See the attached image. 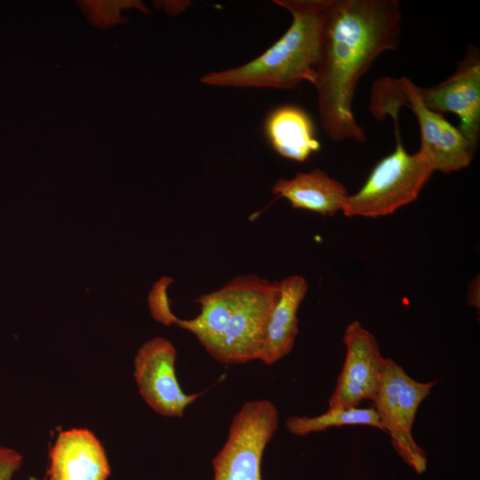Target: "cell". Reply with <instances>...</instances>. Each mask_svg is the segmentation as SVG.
<instances>
[{
    "label": "cell",
    "mask_w": 480,
    "mask_h": 480,
    "mask_svg": "<svg viewBox=\"0 0 480 480\" xmlns=\"http://www.w3.org/2000/svg\"><path fill=\"white\" fill-rule=\"evenodd\" d=\"M397 0H328L314 85L324 133L333 141L366 140L352 111L361 77L401 36Z\"/></svg>",
    "instance_id": "cell-1"
},
{
    "label": "cell",
    "mask_w": 480,
    "mask_h": 480,
    "mask_svg": "<svg viewBox=\"0 0 480 480\" xmlns=\"http://www.w3.org/2000/svg\"><path fill=\"white\" fill-rule=\"evenodd\" d=\"M278 292L279 282L256 275L237 276L196 299L199 314L192 319L178 318L175 324L194 334L220 363L259 360L266 324Z\"/></svg>",
    "instance_id": "cell-2"
},
{
    "label": "cell",
    "mask_w": 480,
    "mask_h": 480,
    "mask_svg": "<svg viewBox=\"0 0 480 480\" xmlns=\"http://www.w3.org/2000/svg\"><path fill=\"white\" fill-rule=\"evenodd\" d=\"M292 15L284 34L249 62L204 75L207 85L292 90L302 82L314 84L328 0H276Z\"/></svg>",
    "instance_id": "cell-3"
},
{
    "label": "cell",
    "mask_w": 480,
    "mask_h": 480,
    "mask_svg": "<svg viewBox=\"0 0 480 480\" xmlns=\"http://www.w3.org/2000/svg\"><path fill=\"white\" fill-rule=\"evenodd\" d=\"M403 106L410 108L418 121L419 151L434 172L449 173L471 164L476 148L444 116L424 104L420 86L405 76H383L373 83L369 109L376 119L382 120L389 116L396 124Z\"/></svg>",
    "instance_id": "cell-4"
},
{
    "label": "cell",
    "mask_w": 480,
    "mask_h": 480,
    "mask_svg": "<svg viewBox=\"0 0 480 480\" xmlns=\"http://www.w3.org/2000/svg\"><path fill=\"white\" fill-rule=\"evenodd\" d=\"M395 150L372 170L363 187L349 195L342 212L347 217L377 218L394 213L415 201L434 171L420 151L404 148L399 127L395 128Z\"/></svg>",
    "instance_id": "cell-5"
},
{
    "label": "cell",
    "mask_w": 480,
    "mask_h": 480,
    "mask_svg": "<svg viewBox=\"0 0 480 480\" xmlns=\"http://www.w3.org/2000/svg\"><path fill=\"white\" fill-rule=\"evenodd\" d=\"M436 381L420 382L391 358H384L378 393L372 401L382 430L388 433L398 456L417 474L427 470L425 451L412 436V426L421 403Z\"/></svg>",
    "instance_id": "cell-6"
},
{
    "label": "cell",
    "mask_w": 480,
    "mask_h": 480,
    "mask_svg": "<svg viewBox=\"0 0 480 480\" xmlns=\"http://www.w3.org/2000/svg\"><path fill=\"white\" fill-rule=\"evenodd\" d=\"M278 422L279 412L271 401L260 399L243 404L212 460V480H262V457Z\"/></svg>",
    "instance_id": "cell-7"
},
{
    "label": "cell",
    "mask_w": 480,
    "mask_h": 480,
    "mask_svg": "<svg viewBox=\"0 0 480 480\" xmlns=\"http://www.w3.org/2000/svg\"><path fill=\"white\" fill-rule=\"evenodd\" d=\"M177 351L168 340L156 337L145 342L133 361V376L139 392L156 413L182 418L186 409L202 393L187 394L175 372Z\"/></svg>",
    "instance_id": "cell-8"
},
{
    "label": "cell",
    "mask_w": 480,
    "mask_h": 480,
    "mask_svg": "<svg viewBox=\"0 0 480 480\" xmlns=\"http://www.w3.org/2000/svg\"><path fill=\"white\" fill-rule=\"evenodd\" d=\"M346 357L329 408L357 407L373 401L380 387L384 357L372 333L359 321L350 323L344 332Z\"/></svg>",
    "instance_id": "cell-9"
},
{
    "label": "cell",
    "mask_w": 480,
    "mask_h": 480,
    "mask_svg": "<svg viewBox=\"0 0 480 480\" xmlns=\"http://www.w3.org/2000/svg\"><path fill=\"white\" fill-rule=\"evenodd\" d=\"M424 104L436 112H452L460 118V132L476 148L480 136V56L473 45L446 80L420 87Z\"/></svg>",
    "instance_id": "cell-10"
},
{
    "label": "cell",
    "mask_w": 480,
    "mask_h": 480,
    "mask_svg": "<svg viewBox=\"0 0 480 480\" xmlns=\"http://www.w3.org/2000/svg\"><path fill=\"white\" fill-rule=\"evenodd\" d=\"M109 474L105 449L92 431L59 433L50 453L49 480H107Z\"/></svg>",
    "instance_id": "cell-11"
},
{
    "label": "cell",
    "mask_w": 480,
    "mask_h": 480,
    "mask_svg": "<svg viewBox=\"0 0 480 480\" xmlns=\"http://www.w3.org/2000/svg\"><path fill=\"white\" fill-rule=\"evenodd\" d=\"M308 290L306 278L292 275L279 282L276 301L268 316L259 360L273 364L292 349L299 332L298 311Z\"/></svg>",
    "instance_id": "cell-12"
},
{
    "label": "cell",
    "mask_w": 480,
    "mask_h": 480,
    "mask_svg": "<svg viewBox=\"0 0 480 480\" xmlns=\"http://www.w3.org/2000/svg\"><path fill=\"white\" fill-rule=\"evenodd\" d=\"M272 192L287 199L294 209L310 211L324 217L342 212L349 196L342 183L319 168L297 172L292 179L276 180Z\"/></svg>",
    "instance_id": "cell-13"
},
{
    "label": "cell",
    "mask_w": 480,
    "mask_h": 480,
    "mask_svg": "<svg viewBox=\"0 0 480 480\" xmlns=\"http://www.w3.org/2000/svg\"><path fill=\"white\" fill-rule=\"evenodd\" d=\"M266 133L274 150L280 156L306 161L320 148L309 116L295 106H283L270 113Z\"/></svg>",
    "instance_id": "cell-14"
},
{
    "label": "cell",
    "mask_w": 480,
    "mask_h": 480,
    "mask_svg": "<svg viewBox=\"0 0 480 480\" xmlns=\"http://www.w3.org/2000/svg\"><path fill=\"white\" fill-rule=\"evenodd\" d=\"M289 433L305 436L311 433L326 430L330 428L344 426H370L382 430L380 421L373 406L368 408L348 407L329 408L325 412L315 416H293L286 420Z\"/></svg>",
    "instance_id": "cell-15"
},
{
    "label": "cell",
    "mask_w": 480,
    "mask_h": 480,
    "mask_svg": "<svg viewBox=\"0 0 480 480\" xmlns=\"http://www.w3.org/2000/svg\"><path fill=\"white\" fill-rule=\"evenodd\" d=\"M77 4L85 14L91 24L99 28H108L116 24L124 23L126 17L122 12L128 9H138L143 12L149 10L138 0H86Z\"/></svg>",
    "instance_id": "cell-16"
},
{
    "label": "cell",
    "mask_w": 480,
    "mask_h": 480,
    "mask_svg": "<svg viewBox=\"0 0 480 480\" xmlns=\"http://www.w3.org/2000/svg\"><path fill=\"white\" fill-rule=\"evenodd\" d=\"M173 283V279L169 276L161 277L153 285L148 294V307L153 318L164 324H175L178 317L172 312L170 301L167 295V288Z\"/></svg>",
    "instance_id": "cell-17"
},
{
    "label": "cell",
    "mask_w": 480,
    "mask_h": 480,
    "mask_svg": "<svg viewBox=\"0 0 480 480\" xmlns=\"http://www.w3.org/2000/svg\"><path fill=\"white\" fill-rule=\"evenodd\" d=\"M21 462L22 457L15 450L0 447V480H12Z\"/></svg>",
    "instance_id": "cell-18"
},
{
    "label": "cell",
    "mask_w": 480,
    "mask_h": 480,
    "mask_svg": "<svg viewBox=\"0 0 480 480\" xmlns=\"http://www.w3.org/2000/svg\"><path fill=\"white\" fill-rule=\"evenodd\" d=\"M468 304L479 308V279L475 278L469 285L468 289Z\"/></svg>",
    "instance_id": "cell-19"
},
{
    "label": "cell",
    "mask_w": 480,
    "mask_h": 480,
    "mask_svg": "<svg viewBox=\"0 0 480 480\" xmlns=\"http://www.w3.org/2000/svg\"><path fill=\"white\" fill-rule=\"evenodd\" d=\"M165 4H163L165 7L166 12L171 13V12H173V13H177V11H181L183 9V2H180V4H177L178 2H164Z\"/></svg>",
    "instance_id": "cell-20"
},
{
    "label": "cell",
    "mask_w": 480,
    "mask_h": 480,
    "mask_svg": "<svg viewBox=\"0 0 480 480\" xmlns=\"http://www.w3.org/2000/svg\"><path fill=\"white\" fill-rule=\"evenodd\" d=\"M28 480H38V479L34 478V477H31V478H29Z\"/></svg>",
    "instance_id": "cell-21"
}]
</instances>
